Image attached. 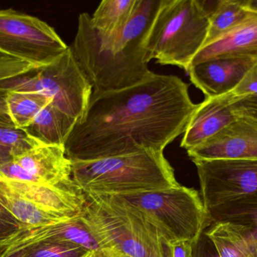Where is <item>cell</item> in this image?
Listing matches in <instances>:
<instances>
[{"mask_svg":"<svg viewBox=\"0 0 257 257\" xmlns=\"http://www.w3.org/2000/svg\"><path fill=\"white\" fill-rule=\"evenodd\" d=\"M197 105L179 77L154 72L130 87L93 92L65 143L66 156L73 162L164 152L185 132Z\"/></svg>","mask_w":257,"mask_h":257,"instance_id":"obj_1","label":"cell"},{"mask_svg":"<svg viewBox=\"0 0 257 257\" xmlns=\"http://www.w3.org/2000/svg\"><path fill=\"white\" fill-rule=\"evenodd\" d=\"M160 3V0H139L126 25L113 33L95 28L88 13L79 15L70 48L93 92L130 87L154 72L148 68L145 42Z\"/></svg>","mask_w":257,"mask_h":257,"instance_id":"obj_2","label":"cell"},{"mask_svg":"<svg viewBox=\"0 0 257 257\" xmlns=\"http://www.w3.org/2000/svg\"><path fill=\"white\" fill-rule=\"evenodd\" d=\"M85 195L80 217L102 248L130 257H172L170 241L137 207L118 196Z\"/></svg>","mask_w":257,"mask_h":257,"instance_id":"obj_3","label":"cell"},{"mask_svg":"<svg viewBox=\"0 0 257 257\" xmlns=\"http://www.w3.org/2000/svg\"><path fill=\"white\" fill-rule=\"evenodd\" d=\"M72 179L84 193L113 196L180 186L163 152L153 150L94 161H73Z\"/></svg>","mask_w":257,"mask_h":257,"instance_id":"obj_4","label":"cell"},{"mask_svg":"<svg viewBox=\"0 0 257 257\" xmlns=\"http://www.w3.org/2000/svg\"><path fill=\"white\" fill-rule=\"evenodd\" d=\"M199 0H160L145 42L150 61L188 71L208 36L211 11Z\"/></svg>","mask_w":257,"mask_h":257,"instance_id":"obj_5","label":"cell"},{"mask_svg":"<svg viewBox=\"0 0 257 257\" xmlns=\"http://www.w3.org/2000/svg\"><path fill=\"white\" fill-rule=\"evenodd\" d=\"M145 213L170 242L196 241L211 225L197 191L179 187L118 196Z\"/></svg>","mask_w":257,"mask_h":257,"instance_id":"obj_6","label":"cell"},{"mask_svg":"<svg viewBox=\"0 0 257 257\" xmlns=\"http://www.w3.org/2000/svg\"><path fill=\"white\" fill-rule=\"evenodd\" d=\"M9 89L40 94L77 122L85 113L93 94V87L70 46L48 66L11 80Z\"/></svg>","mask_w":257,"mask_h":257,"instance_id":"obj_7","label":"cell"},{"mask_svg":"<svg viewBox=\"0 0 257 257\" xmlns=\"http://www.w3.org/2000/svg\"><path fill=\"white\" fill-rule=\"evenodd\" d=\"M68 48L45 21L12 9H0V55L39 69L55 61Z\"/></svg>","mask_w":257,"mask_h":257,"instance_id":"obj_8","label":"cell"},{"mask_svg":"<svg viewBox=\"0 0 257 257\" xmlns=\"http://www.w3.org/2000/svg\"><path fill=\"white\" fill-rule=\"evenodd\" d=\"M205 211L257 194V160H193Z\"/></svg>","mask_w":257,"mask_h":257,"instance_id":"obj_9","label":"cell"},{"mask_svg":"<svg viewBox=\"0 0 257 257\" xmlns=\"http://www.w3.org/2000/svg\"><path fill=\"white\" fill-rule=\"evenodd\" d=\"M0 177L9 181L57 186L72 180V162L64 146L40 143L2 165Z\"/></svg>","mask_w":257,"mask_h":257,"instance_id":"obj_10","label":"cell"},{"mask_svg":"<svg viewBox=\"0 0 257 257\" xmlns=\"http://www.w3.org/2000/svg\"><path fill=\"white\" fill-rule=\"evenodd\" d=\"M193 160H257V123L244 117L193 149L187 150Z\"/></svg>","mask_w":257,"mask_h":257,"instance_id":"obj_11","label":"cell"},{"mask_svg":"<svg viewBox=\"0 0 257 257\" xmlns=\"http://www.w3.org/2000/svg\"><path fill=\"white\" fill-rule=\"evenodd\" d=\"M256 63L251 57H220L192 65L187 72L205 97L218 96L232 92Z\"/></svg>","mask_w":257,"mask_h":257,"instance_id":"obj_12","label":"cell"},{"mask_svg":"<svg viewBox=\"0 0 257 257\" xmlns=\"http://www.w3.org/2000/svg\"><path fill=\"white\" fill-rule=\"evenodd\" d=\"M232 93L205 97L198 104L184 133L181 146L190 150L203 143L238 119L231 107Z\"/></svg>","mask_w":257,"mask_h":257,"instance_id":"obj_13","label":"cell"},{"mask_svg":"<svg viewBox=\"0 0 257 257\" xmlns=\"http://www.w3.org/2000/svg\"><path fill=\"white\" fill-rule=\"evenodd\" d=\"M80 216L54 224L24 228L1 244L18 247L40 241H55L77 244L88 251L102 248Z\"/></svg>","mask_w":257,"mask_h":257,"instance_id":"obj_14","label":"cell"},{"mask_svg":"<svg viewBox=\"0 0 257 257\" xmlns=\"http://www.w3.org/2000/svg\"><path fill=\"white\" fill-rule=\"evenodd\" d=\"M220 57L257 59V14L249 12L244 21L205 45L196 54L190 66Z\"/></svg>","mask_w":257,"mask_h":257,"instance_id":"obj_15","label":"cell"},{"mask_svg":"<svg viewBox=\"0 0 257 257\" xmlns=\"http://www.w3.org/2000/svg\"><path fill=\"white\" fill-rule=\"evenodd\" d=\"M76 122L49 102L24 131L42 144L64 146Z\"/></svg>","mask_w":257,"mask_h":257,"instance_id":"obj_16","label":"cell"},{"mask_svg":"<svg viewBox=\"0 0 257 257\" xmlns=\"http://www.w3.org/2000/svg\"><path fill=\"white\" fill-rule=\"evenodd\" d=\"M0 202L24 228L54 224L67 218L48 212L20 194L0 177Z\"/></svg>","mask_w":257,"mask_h":257,"instance_id":"obj_17","label":"cell"},{"mask_svg":"<svg viewBox=\"0 0 257 257\" xmlns=\"http://www.w3.org/2000/svg\"><path fill=\"white\" fill-rule=\"evenodd\" d=\"M211 224L228 223L247 231L257 248V194L207 210Z\"/></svg>","mask_w":257,"mask_h":257,"instance_id":"obj_18","label":"cell"},{"mask_svg":"<svg viewBox=\"0 0 257 257\" xmlns=\"http://www.w3.org/2000/svg\"><path fill=\"white\" fill-rule=\"evenodd\" d=\"M220 257H257V248L245 229L228 223H214L205 232Z\"/></svg>","mask_w":257,"mask_h":257,"instance_id":"obj_19","label":"cell"},{"mask_svg":"<svg viewBox=\"0 0 257 257\" xmlns=\"http://www.w3.org/2000/svg\"><path fill=\"white\" fill-rule=\"evenodd\" d=\"M139 0H103L91 16L95 28L113 33L126 25L136 10Z\"/></svg>","mask_w":257,"mask_h":257,"instance_id":"obj_20","label":"cell"},{"mask_svg":"<svg viewBox=\"0 0 257 257\" xmlns=\"http://www.w3.org/2000/svg\"><path fill=\"white\" fill-rule=\"evenodd\" d=\"M49 102L48 98L36 92L15 89L8 92L9 113L18 129L25 130Z\"/></svg>","mask_w":257,"mask_h":257,"instance_id":"obj_21","label":"cell"},{"mask_svg":"<svg viewBox=\"0 0 257 257\" xmlns=\"http://www.w3.org/2000/svg\"><path fill=\"white\" fill-rule=\"evenodd\" d=\"M248 14L244 9V1L217 2L210 15L208 36L204 46L238 25Z\"/></svg>","mask_w":257,"mask_h":257,"instance_id":"obj_22","label":"cell"},{"mask_svg":"<svg viewBox=\"0 0 257 257\" xmlns=\"http://www.w3.org/2000/svg\"><path fill=\"white\" fill-rule=\"evenodd\" d=\"M4 245L18 250L21 257H84L89 252L77 244L55 241H40L18 247Z\"/></svg>","mask_w":257,"mask_h":257,"instance_id":"obj_23","label":"cell"},{"mask_svg":"<svg viewBox=\"0 0 257 257\" xmlns=\"http://www.w3.org/2000/svg\"><path fill=\"white\" fill-rule=\"evenodd\" d=\"M40 143L24 130L0 125V167Z\"/></svg>","mask_w":257,"mask_h":257,"instance_id":"obj_24","label":"cell"},{"mask_svg":"<svg viewBox=\"0 0 257 257\" xmlns=\"http://www.w3.org/2000/svg\"><path fill=\"white\" fill-rule=\"evenodd\" d=\"M30 63L0 55V89H9V81L37 70Z\"/></svg>","mask_w":257,"mask_h":257,"instance_id":"obj_25","label":"cell"},{"mask_svg":"<svg viewBox=\"0 0 257 257\" xmlns=\"http://www.w3.org/2000/svg\"><path fill=\"white\" fill-rule=\"evenodd\" d=\"M231 107L235 116L247 118L257 123V95L240 98L232 96Z\"/></svg>","mask_w":257,"mask_h":257,"instance_id":"obj_26","label":"cell"},{"mask_svg":"<svg viewBox=\"0 0 257 257\" xmlns=\"http://www.w3.org/2000/svg\"><path fill=\"white\" fill-rule=\"evenodd\" d=\"M21 229V223L0 202V244L10 239Z\"/></svg>","mask_w":257,"mask_h":257,"instance_id":"obj_27","label":"cell"},{"mask_svg":"<svg viewBox=\"0 0 257 257\" xmlns=\"http://www.w3.org/2000/svg\"><path fill=\"white\" fill-rule=\"evenodd\" d=\"M231 93L234 98L257 95V63L247 71L239 84Z\"/></svg>","mask_w":257,"mask_h":257,"instance_id":"obj_28","label":"cell"},{"mask_svg":"<svg viewBox=\"0 0 257 257\" xmlns=\"http://www.w3.org/2000/svg\"><path fill=\"white\" fill-rule=\"evenodd\" d=\"M193 257H220L213 241L208 238L205 231L193 243Z\"/></svg>","mask_w":257,"mask_h":257,"instance_id":"obj_29","label":"cell"},{"mask_svg":"<svg viewBox=\"0 0 257 257\" xmlns=\"http://www.w3.org/2000/svg\"><path fill=\"white\" fill-rule=\"evenodd\" d=\"M8 92L9 89H0V125L16 128L9 113Z\"/></svg>","mask_w":257,"mask_h":257,"instance_id":"obj_30","label":"cell"},{"mask_svg":"<svg viewBox=\"0 0 257 257\" xmlns=\"http://www.w3.org/2000/svg\"><path fill=\"white\" fill-rule=\"evenodd\" d=\"M193 243L187 240L172 241V257H193Z\"/></svg>","mask_w":257,"mask_h":257,"instance_id":"obj_31","label":"cell"},{"mask_svg":"<svg viewBox=\"0 0 257 257\" xmlns=\"http://www.w3.org/2000/svg\"><path fill=\"white\" fill-rule=\"evenodd\" d=\"M84 257H114V254L111 249L100 248L89 251Z\"/></svg>","mask_w":257,"mask_h":257,"instance_id":"obj_32","label":"cell"},{"mask_svg":"<svg viewBox=\"0 0 257 257\" xmlns=\"http://www.w3.org/2000/svg\"><path fill=\"white\" fill-rule=\"evenodd\" d=\"M0 257H21L18 250L0 244Z\"/></svg>","mask_w":257,"mask_h":257,"instance_id":"obj_33","label":"cell"},{"mask_svg":"<svg viewBox=\"0 0 257 257\" xmlns=\"http://www.w3.org/2000/svg\"><path fill=\"white\" fill-rule=\"evenodd\" d=\"M244 7L247 12L257 14V0H244Z\"/></svg>","mask_w":257,"mask_h":257,"instance_id":"obj_34","label":"cell"},{"mask_svg":"<svg viewBox=\"0 0 257 257\" xmlns=\"http://www.w3.org/2000/svg\"><path fill=\"white\" fill-rule=\"evenodd\" d=\"M112 251L113 254H114V257H130L127 256V255L123 254V253H120V252L117 251V250H112Z\"/></svg>","mask_w":257,"mask_h":257,"instance_id":"obj_35","label":"cell"}]
</instances>
